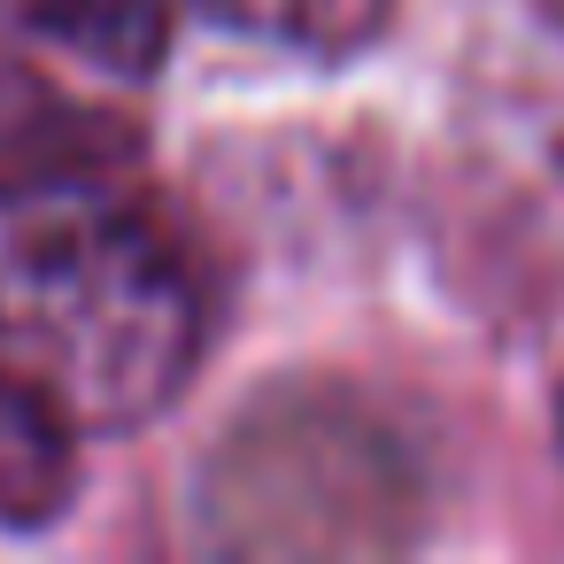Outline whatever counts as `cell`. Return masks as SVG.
I'll return each mask as SVG.
<instances>
[{
	"instance_id": "cell-1",
	"label": "cell",
	"mask_w": 564,
	"mask_h": 564,
	"mask_svg": "<svg viewBox=\"0 0 564 564\" xmlns=\"http://www.w3.org/2000/svg\"><path fill=\"white\" fill-rule=\"evenodd\" d=\"M202 294L163 225L94 171H0V371L47 387L78 433L171 410Z\"/></svg>"
},
{
	"instance_id": "cell-2",
	"label": "cell",
	"mask_w": 564,
	"mask_h": 564,
	"mask_svg": "<svg viewBox=\"0 0 564 564\" xmlns=\"http://www.w3.org/2000/svg\"><path fill=\"white\" fill-rule=\"evenodd\" d=\"M202 525L240 556H356L417 525L410 448L348 394L248 410L202 471Z\"/></svg>"
},
{
	"instance_id": "cell-3",
	"label": "cell",
	"mask_w": 564,
	"mask_h": 564,
	"mask_svg": "<svg viewBox=\"0 0 564 564\" xmlns=\"http://www.w3.org/2000/svg\"><path fill=\"white\" fill-rule=\"evenodd\" d=\"M78 487V417L17 379L0 371V525H47Z\"/></svg>"
},
{
	"instance_id": "cell-4",
	"label": "cell",
	"mask_w": 564,
	"mask_h": 564,
	"mask_svg": "<svg viewBox=\"0 0 564 564\" xmlns=\"http://www.w3.org/2000/svg\"><path fill=\"white\" fill-rule=\"evenodd\" d=\"M24 24H32V40H47L55 55H70L86 70L155 78V63L171 55L178 0H32Z\"/></svg>"
},
{
	"instance_id": "cell-5",
	"label": "cell",
	"mask_w": 564,
	"mask_h": 564,
	"mask_svg": "<svg viewBox=\"0 0 564 564\" xmlns=\"http://www.w3.org/2000/svg\"><path fill=\"white\" fill-rule=\"evenodd\" d=\"M178 9L286 55H356L364 40L387 32L394 0H178Z\"/></svg>"
},
{
	"instance_id": "cell-6",
	"label": "cell",
	"mask_w": 564,
	"mask_h": 564,
	"mask_svg": "<svg viewBox=\"0 0 564 564\" xmlns=\"http://www.w3.org/2000/svg\"><path fill=\"white\" fill-rule=\"evenodd\" d=\"M556 441H564V387H556Z\"/></svg>"
}]
</instances>
